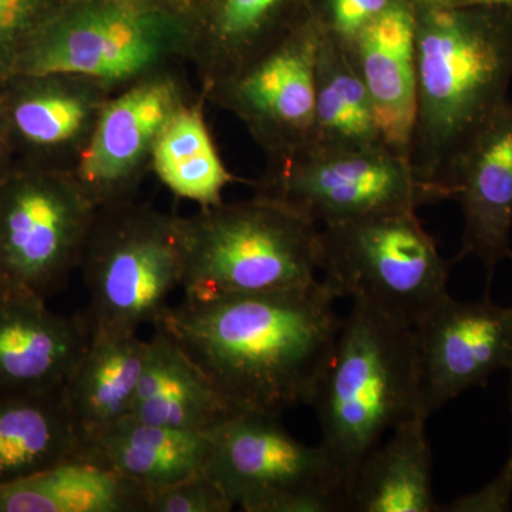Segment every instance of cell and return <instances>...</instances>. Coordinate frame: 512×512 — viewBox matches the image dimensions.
I'll return each mask as SVG.
<instances>
[{
	"instance_id": "7c38bea8",
	"label": "cell",
	"mask_w": 512,
	"mask_h": 512,
	"mask_svg": "<svg viewBox=\"0 0 512 512\" xmlns=\"http://www.w3.org/2000/svg\"><path fill=\"white\" fill-rule=\"evenodd\" d=\"M195 97L181 64L148 74L110 97L73 173L97 208L136 200L151 174L161 131Z\"/></svg>"
},
{
	"instance_id": "9a60e30c",
	"label": "cell",
	"mask_w": 512,
	"mask_h": 512,
	"mask_svg": "<svg viewBox=\"0 0 512 512\" xmlns=\"http://www.w3.org/2000/svg\"><path fill=\"white\" fill-rule=\"evenodd\" d=\"M89 342L83 315H57L45 299L0 288V396L62 386Z\"/></svg>"
},
{
	"instance_id": "5bb4252c",
	"label": "cell",
	"mask_w": 512,
	"mask_h": 512,
	"mask_svg": "<svg viewBox=\"0 0 512 512\" xmlns=\"http://www.w3.org/2000/svg\"><path fill=\"white\" fill-rule=\"evenodd\" d=\"M114 92L74 73L18 76L0 92V109L20 167L74 173Z\"/></svg>"
},
{
	"instance_id": "1f68e13d",
	"label": "cell",
	"mask_w": 512,
	"mask_h": 512,
	"mask_svg": "<svg viewBox=\"0 0 512 512\" xmlns=\"http://www.w3.org/2000/svg\"><path fill=\"white\" fill-rule=\"evenodd\" d=\"M427 5L447 6V8H461V6H500L512 8V0H416Z\"/></svg>"
},
{
	"instance_id": "836d02e7",
	"label": "cell",
	"mask_w": 512,
	"mask_h": 512,
	"mask_svg": "<svg viewBox=\"0 0 512 512\" xmlns=\"http://www.w3.org/2000/svg\"><path fill=\"white\" fill-rule=\"evenodd\" d=\"M510 410L512 419V365L510 367ZM512 451V426H511V450Z\"/></svg>"
},
{
	"instance_id": "ac0fdd59",
	"label": "cell",
	"mask_w": 512,
	"mask_h": 512,
	"mask_svg": "<svg viewBox=\"0 0 512 512\" xmlns=\"http://www.w3.org/2000/svg\"><path fill=\"white\" fill-rule=\"evenodd\" d=\"M212 441V431L170 429L127 416L84 436L80 460L116 471L151 493L205 471Z\"/></svg>"
},
{
	"instance_id": "ffe728a7",
	"label": "cell",
	"mask_w": 512,
	"mask_h": 512,
	"mask_svg": "<svg viewBox=\"0 0 512 512\" xmlns=\"http://www.w3.org/2000/svg\"><path fill=\"white\" fill-rule=\"evenodd\" d=\"M82 446L64 384L0 396V484L80 460Z\"/></svg>"
},
{
	"instance_id": "44dd1931",
	"label": "cell",
	"mask_w": 512,
	"mask_h": 512,
	"mask_svg": "<svg viewBox=\"0 0 512 512\" xmlns=\"http://www.w3.org/2000/svg\"><path fill=\"white\" fill-rule=\"evenodd\" d=\"M234 413L177 342L156 328L128 416L170 429L212 431Z\"/></svg>"
},
{
	"instance_id": "83f0119b",
	"label": "cell",
	"mask_w": 512,
	"mask_h": 512,
	"mask_svg": "<svg viewBox=\"0 0 512 512\" xmlns=\"http://www.w3.org/2000/svg\"><path fill=\"white\" fill-rule=\"evenodd\" d=\"M393 0H306L323 35L349 45Z\"/></svg>"
},
{
	"instance_id": "4316f807",
	"label": "cell",
	"mask_w": 512,
	"mask_h": 512,
	"mask_svg": "<svg viewBox=\"0 0 512 512\" xmlns=\"http://www.w3.org/2000/svg\"><path fill=\"white\" fill-rule=\"evenodd\" d=\"M64 0H0V92L37 30Z\"/></svg>"
},
{
	"instance_id": "f1b7e54d",
	"label": "cell",
	"mask_w": 512,
	"mask_h": 512,
	"mask_svg": "<svg viewBox=\"0 0 512 512\" xmlns=\"http://www.w3.org/2000/svg\"><path fill=\"white\" fill-rule=\"evenodd\" d=\"M234 505L205 471L148 494L147 512H229Z\"/></svg>"
},
{
	"instance_id": "484cf974",
	"label": "cell",
	"mask_w": 512,
	"mask_h": 512,
	"mask_svg": "<svg viewBox=\"0 0 512 512\" xmlns=\"http://www.w3.org/2000/svg\"><path fill=\"white\" fill-rule=\"evenodd\" d=\"M204 104L200 93L171 117L151 158V173L175 197L195 202L200 208L224 201L222 194L234 181L211 136Z\"/></svg>"
},
{
	"instance_id": "7402d4cb",
	"label": "cell",
	"mask_w": 512,
	"mask_h": 512,
	"mask_svg": "<svg viewBox=\"0 0 512 512\" xmlns=\"http://www.w3.org/2000/svg\"><path fill=\"white\" fill-rule=\"evenodd\" d=\"M426 420L420 414L403 420L389 441L365 458L350 484L348 511H439Z\"/></svg>"
},
{
	"instance_id": "f546056e",
	"label": "cell",
	"mask_w": 512,
	"mask_h": 512,
	"mask_svg": "<svg viewBox=\"0 0 512 512\" xmlns=\"http://www.w3.org/2000/svg\"><path fill=\"white\" fill-rule=\"evenodd\" d=\"M512 510V451L504 467L484 487L440 505L444 512H508Z\"/></svg>"
},
{
	"instance_id": "2e32d148",
	"label": "cell",
	"mask_w": 512,
	"mask_h": 512,
	"mask_svg": "<svg viewBox=\"0 0 512 512\" xmlns=\"http://www.w3.org/2000/svg\"><path fill=\"white\" fill-rule=\"evenodd\" d=\"M453 198L464 217L460 258L473 256L488 278L511 255L512 104L508 101L458 161Z\"/></svg>"
},
{
	"instance_id": "4fadbf2b",
	"label": "cell",
	"mask_w": 512,
	"mask_h": 512,
	"mask_svg": "<svg viewBox=\"0 0 512 512\" xmlns=\"http://www.w3.org/2000/svg\"><path fill=\"white\" fill-rule=\"evenodd\" d=\"M419 410L431 414L512 365V306L450 293L414 326Z\"/></svg>"
},
{
	"instance_id": "8fae6325",
	"label": "cell",
	"mask_w": 512,
	"mask_h": 512,
	"mask_svg": "<svg viewBox=\"0 0 512 512\" xmlns=\"http://www.w3.org/2000/svg\"><path fill=\"white\" fill-rule=\"evenodd\" d=\"M322 32L306 0L288 26L247 62L201 90L234 114L269 160L291 156L311 137Z\"/></svg>"
},
{
	"instance_id": "6da1fadb",
	"label": "cell",
	"mask_w": 512,
	"mask_h": 512,
	"mask_svg": "<svg viewBox=\"0 0 512 512\" xmlns=\"http://www.w3.org/2000/svg\"><path fill=\"white\" fill-rule=\"evenodd\" d=\"M338 289L326 279L291 291L184 298L163 329L235 413L279 417L311 406L342 320Z\"/></svg>"
},
{
	"instance_id": "ba28073f",
	"label": "cell",
	"mask_w": 512,
	"mask_h": 512,
	"mask_svg": "<svg viewBox=\"0 0 512 512\" xmlns=\"http://www.w3.org/2000/svg\"><path fill=\"white\" fill-rule=\"evenodd\" d=\"M205 473L245 512L348 511L335 461L288 433L276 416L234 413L212 430Z\"/></svg>"
},
{
	"instance_id": "d4e9b609",
	"label": "cell",
	"mask_w": 512,
	"mask_h": 512,
	"mask_svg": "<svg viewBox=\"0 0 512 512\" xmlns=\"http://www.w3.org/2000/svg\"><path fill=\"white\" fill-rule=\"evenodd\" d=\"M372 147L386 146L369 92L346 46L322 33L311 137L302 148L343 151Z\"/></svg>"
},
{
	"instance_id": "52a82bcc",
	"label": "cell",
	"mask_w": 512,
	"mask_h": 512,
	"mask_svg": "<svg viewBox=\"0 0 512 512\" xmlns=\"http://www.w3.org/2000/svg\"><path fill=\"white\" fill-rule=\"evenodd\" d=\"M319 269L339 295L416 326L446 298L451 262L416 211H396L319 229Z\"/></svg>"
},
{
	"instance_id": "cb8c5ba5",
	"label": "cell",
	"mask_w": 512,
	"mask_h": 512,
	"mask_svg": "<svg viewBox=\"0 0 512 512\" xmlns=\"http://www.w3.org/2000/svg\"><path fill=\"white\" fill-rule=\"evenodd\" d=\"M148 494L116 471L73 460L0 484V512H147Z\"/></svg>"
},
{
	"instance_id": "4dcf8cb0",
	"label": "cell",
	"mask_w": 512,
	"mask_h": 512,
	"mask_svg": "<svg viewBox=\"0 0 512 512\" xmlns=\"http://www.w3.org/2000/svg\"><path fill=\"white\" fill-rule=\"evenodd\" d=\"M18 167L15 163L12 143H10L8 127L0 109V181Z\"/></svg>"
},
{
	"instance_id": "30bf717a",
	"label": "cell",
	"mask_w": 512,
	"mask_h": 512,
	"mask_svg": "<svg viewBox=\"0 0 512 512\" xmlns=\"http://www.w3.org/2000/svg\"><path fill=\"white\" fill-rule=\"evenodd\" d=\"M256 195L285 204L316 225H333L443 201L409 158L386 147L315 151L269 160Z\"/></svg>"
},
{
	"instance_id": "d6986e66",
	"label": "cell",
	"mask_w": 512,
	"mask_h": 512,
	"mask_svg": "<svg viewBox=\"0 0 512 512\" xmlns=\"http://www.w3.org/2000/svg\"><path fill=\"white\" fill-rule=\"evenodd\" d=\"M303 0H187L188 63L201 87L231 73L291 23Z\"/></svg>"
},
{
	"instance_id": "8992f818",
	"label": "cell",
	"mask_w": 512,
	"mask_h": 512,
	"mask_svg": "<svg viewBox=\"0 0 512 512\" xmlns=\"http://www.w3.org/2000/svg\"><path fill=\"white\" fill-rule=\"evenodd\" d=\"M77 269L89 293L90 335L156 326L183 281L177 215L136 200L97 208Z\"/></svg>"
},
{
	"instance_id": "277c9868",
	"label": "cell",
	"mask_w": 512,
	"mask_h": 512,
	"mask_svg": "<svg viewBox=\"0 0 512 512\" xmlns=\"http://www.w3.org/2000/svg\"><path fill=\"white\" fill-rule=\"evenodd\" d=\"M185 298L291 291L318 281L319 228L269 198L220 202L177 217Z\"/></svg>"
},
{
	"instance_id": "e0dca14e",
	"label": "cell",
	"mask_w": 512,
	"mask_h": 512,
	"mask_svg": "<svg viewBox=\"0 0 512 512\" xmlns=\"http://www.w3.org/2000/svg\"><path fill=\"white\" fill-rule=\"evenodd\" d=\"M345 46L372 99L384 146L410 160L417 100L413 0H393Z\"/></svg>"
},
{
	"instance_id": "7a4b0ae2",
	"label": "cell",
	"mask_w": 512,
	"mask_h": 512,
	"mask_svg": "<svg viewBox=\"0 0 512 512\" xmlns=\"http://www.w3.org/2000/svg\"><path fill=\"white\" fill-rule=\"evenodd\" d=\"M413 2L417 100L410 163L448 200L458 161L508 103L512 8Z\"/></svg>"
},
{
	"instance_id": "603a6c76",
	"label": "cell",
	"mask_w": 512,
	"mask_h": 512,
	"mask_svg": "<svg viewBox=\"0 0 512 512\" xmlns=\"http://www.w3.org/2000/svg\"><path fill=\"white\" fill-rule=\"evenodd\" d=\"M148 357L137 333H92L64 382L67 402L83 437L130 413Z\"/></svg>"
},
{
	"instance_id": "9c48e42d",
	"label": "cell",
	"mask_w": 512,
	"mask_h": 512,
	"mask_svg": "<svg viewBox=\"0 0 512 512\" xmlns=\"http://www.w3.org/2000/svg\"><path fill=\"white\" fill-rule=\"evenodd\" d=\"M96 212L73 173L18 165L0 181V288L62 292Z\"/></svg>"
},
{
	"instance_id": "d6a6232c",
	"label": "cell",
	"mask_w": 512,
	"mask_h": 512,
	"mask_svg": "<svg viewBox=\"0 0 512 512\" xmlns=\"http://www.w3.org/2000/svg\"><path fill=\"white\" fill-rule=\"evenodd\" d=\"M140 5H187V0H123Z\"/></svg>"
},
{
	"instance_id": "3957f363",
	"label": "cell",
	"mask_w": 512,
	"mask_h": 512,
	"mask_svg": "<svg viewBox=\"0 0 512 512\" xmlns=\"http://www.w3.org/2000/svg\"><path fill=\"white\" fill-rule=\"evenodd\" d=\"M346 490L384 434L420 414L413 326L353 301L311 404ZM426 419V417H424Z\"/></svg>"
},
{
	"instance_id": "5b68a950",
	"label": "cell",
	"mask_w": 512,
	"mask_h": 512,
	"mask_svg": "<svg viewBox=\"0 0 512 512\" xmlns=\"http://www.w3.org/2000/svg\"><path fill=\"white\" fill-rule=\"evenodd\" d=\"M190 45L187 5L64 0L23 50L13 77L82 74L117 93L148 74L188 63Z\"/></svg>"
}]
</instances>
